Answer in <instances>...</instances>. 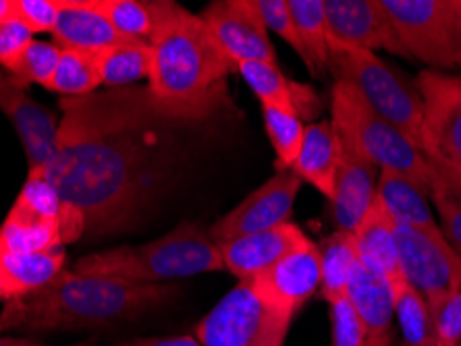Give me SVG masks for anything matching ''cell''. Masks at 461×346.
I'll return each instance as SVG.
<instances>
[{
	"mask_svg": "<svg viewBox=\"0 0 461 346\" xmlns=\"http://www.w3.org/2000/svg\"><path fill=\"white\" fill-rule=\"evenodd\" d=\"M52 36L59 49L76 50H100L127 42L100 13L96 0H60Z\"/></svg>",
	"mask_w": 461,
	"mask_h": 346,
	"instance_id": "ffe728a7",
	"label": "cell"
},
{
	"mask_svg": "<svg viewBox=\"0 0 461 346\" xmlns=\"http://www.w3.org/2000/svg\"><path fill=\"white\" fill-rule=\"evenodd\" d=\"M376 198L381 200L395 224L430 230V233L440 230L430 209L429 193L420 189L416 182L405 179V176L391 171H381V179L376 182Z\"/></svg>",
	"mask_w": 461,
	"mask_h": 346,
	"instance_id": "d4e9b609",
	"label": "cell"
},
{
	"mask_svg": "<svg viewBox=\"0 0 461 346\" xmlns=\"http://www.w3.org/2000/svg\"><path fill=\"white\" fill-rule=\"evenodd\" d=\"M100 77L106 87H129L152 73V46L141 42H119L98 50Z\"/></svg>",
	"mask_w": 461,
	"mask_h": 346,
	"instance_id": "f546056e",
	"label": "cell"
},
{
	"mask_svg": "<svg viewBox=\"0 0 461 346\" xmlns=\"http://www.w3.org/2000/svg\"><path fill=\"white\" fill-rule=\"evenodd\" d=\"M119 346H202L195 336H160V338H141V341L125 342Z\"/></svg>",
	"mask_w": 461,
	"mask_h": 346,
	"instance_id": "60d3db41",
	"label": "cell"
},
{
	"mask_svg": "<svg viewBox=\"0 0 461 346\" xmlns=\"http://www.w3.org/2000/svg\"><path fill=\"white\" fill-rule=\"evenodd\" d=\"M302 182L303 181L294 171L276 173L273 179L249 193L240 206L216 220L208 230L210 239L219 245L235 236L262 233V230L287 224L294 214V203Z\"/></svg>",
	"mask_w": 461,
	"mask_h": 346,
	"instance_id": "8fae6325",
	"label": "cell"
},
{
	"mask_svg": "<svg viewBox=\"0 0 461 346\" xmlns=\"http://www.w3.org/2000/svg\"><path fill=\"white\" fill-rule=\"evenodd\" d=\"M289 324L260 301L252 280H240L195 325V338L202 346H262Z\"/></svg>",
	"mask_w": 461,
	"mask_h": 346,
	"instance_id": "ba28073f",
	"label": "cell"
},
{
	"mask_svg": "<svg viewBox=\"0 0 461 346\" xmlns=\"http://www.w3.org/2000/svg\"><path fill=\"white\" fill-rule=\"evenodd\" d=\"M0 301H11V293H9V287H6V280L3 276V270H0Z\"/></svg>",
	"mask_w": 461,
	"mask_h": 346,
	"instance_id": "ee69618b",
	"label": "cell"
},
{
	"mask_svg": "<svg viewBox=\"0 0 461 346\" xmlns=\"http://www.w3.org/2000/svg\"><path fill=\"white\" fill-rule=\"evenodd\" d=\"M430 200L437 206L440 233L461 257V193L430 168Z\"/></svg>",
	"mask_w": 461,
	"mask_h": 346,
	"instance_id": "836d02e7",
	"label": "cell"
},
{
	"mask_svg": "<svg viewBox=\"0 0 461 346\" xmlns=\"http://www.w3.org/2000/svg\"><path fill=\"white\" fill-rule=\"evenodd\" d=\"M324 13L329 42L368 52L386 50L410 58L386 15L383 0H324Z\"/></svg>",
	"mask_w": 461,
	"mask_h": 346,
	"instance_id": "4fadbf2b",
	"label": "cell"
},
{
	"mask_svg": "<svg viewBox=\"0 0 461 346\" xmlns=\"http://www.w3.org/2000/svg\"><path fill=\"white\" fill-rule=\"evenodd\" d=\"M330 127L337 146L357 154L378 171L405 176L430 198L432 173L422 149L389 120L378 117L354 87L337 79L330 93Z\"/></svg>",
	"mask_w": 461,
	"mask_h": 346,
	"instance_id": "5b68a950",
	"label": "cell"
},
{
	"mask_svg": "<svg viewBox=\"0 0 461 346\" xmlns=\"http://www.w3.org/2000/svg\"><path fill=\"white\" fill-rule=\"evenodd\" d=\"M330 325H333V346H366L362 324L348 297L330 303Z\"/></svg>",
	"mask_w": 461,
	"mask_h": 346,
	"instance_id": "74e56055",
	"label": "cell"
},
{
	"mask_svg": "<svg viewBox=\"0 0 461 346\" xmlns=\"http://www.w3.org/2000/svg\"><path fill=\"white\" fill-rule=\"evenodd\" d=\"M410 58L430 71L461 69V0H383Z\"/></svg>",
	"mask_w": 461,
	"mask_h": 346,
	"instance_id": "52a82bcc",
	"label": "cell"
},
{
	"mask_svg": "<svg viewBox=\"0 0 461 346\" xmlns=\"http://www.w3.org/2000/svg\"><path fill=\"white\" fill-rule=\"evenodd\" d=\"M103 85L98 50L60 49L59 65L44 87L65 98H84Z\"/></svg>",
	"mask_w": 461,
	"mask_h": 346,
	"instance_id": "4316f807",
	"label": "cell"
},
{
	"mask_svg": "<svg viewBox=\"0 0 461 346\" xmlns=\"http://www.w3.org/2000/svg\"><path fill=\"white\" fill-rule=\"evenodd\" d=\"M96 6L127 42L150 44L179 4L173 0H96Z\"/></svg>",
	"mask_w": 461,
	"mask_h": 346,
	"instance_id": "cb8c5ba5",
	"label": "cell"
},
{
	"mask_svg": "<svg viewBox=\"0 0 461 346\" xmlns=\"http://www.w3.org/2000/svg\"><path fill=\"white\" fill-rule=\"evenodd\" d=\"M0 346H40V344L23 341V338H9V336L0 334Z\"/></svg>",
	"mask_w": 461,
	"mask_h": 346,
	"instance_id": "b9f144b4",
	"label": "cell"
},
{
	"mask_svg": "<svg viewBox=\"0 0 461 346\" xmlns=\"http://www.w3.org/2000/svg\"><path fill=\"white\" fill-rule=\"evenodd\" d=\"M329 69L364 98L378 117L408 135L420 149L424 146V102L375 52L329 42Z\"/></svg>",
	"mask_w": 461,
	"mask_h": 346,
	"instance_id": "8992f818",
	"label": "cell"
},
{
	"mask_svg": "<svg viewBox=\"0 0 461 346\" xmlns=\"http://www.w3.org/2000/svg\"><path fill=\"white\" fill-rule=\"evenodd\" d=\"M150 90L160 98L206 96L225 87L227 75L237 71L204 19L181 4L150 40Z\"/></svg>",
	"mask_w": 461,
	"mask_h": 346,
	"instance_id": "3957f363",
	"label": "cell"
},
{
	"mask_svg": "<svg viewBox=\"0 0 461 346\" xmlns=\"http://www.w3.org/2000/svg\"><path fill=\"white\" fill-rule=\"evenodd\" d=\"M321 249L303 236L267 272L252 278V287L273 314L294 320L297 311L321 290Z\"/></svg>",
	"mask_w": 461,
	"mask_h": 346,
	"instance_id": "30bf717a",
	"label": "cell"
},
{
	"mask_svg": "<svg viewBox=\"0 0 461 346\" xmlns=\"http://www.w3.org/2000/svg\"><path fill=\"white\" fill-rule=\"evenodd\" d=\"M337 166L339 147L330 120L306 125L300 154H297V160L294 164V173L302 181H306L312 187L318 189L330 201L335 195Z\"/></svg>",
	"mask_w": 461,
	"mask_h": 346,
	"instance_id": "603a6c76",
	"label": "cell"
},
{
	"mask_svg": "<svg viewBox=\"0 0 461 346\" xmlns=\"http://www.w3.org/2000/svg\"><path fill=\"white\" fill-rule=\"evenodd\" d=\"M459 346H461V344H459Z\"/></svg>",
	"mask_w": 461,
	"mask_h": 346,
	"instance_id": "7dc6e473",
	"label": "cell"
},
{
	"mask_svg": "<svg viewBox=\"0 0 461 346\" xmlns=\"http://www.w3.org/2000/svg\"><path fill=\"white\" fill-rule=\"evenodd\" d=\"M289 11L306 52V67L314 77L329 69V33L324 0H289Z\"/></svg>",
	"mask_w": 461,
	"mask_h": 346,
	"instance_id": "f1b7e54d",
	"label": "cell"
},
{
	"mask_svg": "<svg viewBox=\"0 0 461 346\" xmlns=\"http://www.w3.org/2000/svg\"><path fill=\"white\" fill-rule=\"evenodd\" d=\"M302 228L294 222L281 226L235 236V239L219 243L222 270L230 272L240 280H252L258 274L281 260L289 249H294L303 239Z\"/></svg>",
	"mask_w": 461,
	"mask_h": 346,
	"instance_id": "2e32d148",
	"label": "cell"
},
{
	"mask_svg": "<svg viewBox=\"0 0 461 346\" xmlns=\"http://www.w3.org/2000/svg\"><path fill=\"white\" fill-rule=\"evenodd\" d=\"M200 17L235 65L246 60L276 63L256 0H216L202 11Z\"/></svg>",
	"mask_w": 461,
	"mask_h": 346,
	"instance_id": "5bb4252c",
	"label": "cell"
},
{
	"mask_svg": "<svg viewBox=\"0 0 461 346\" xmlns=\"http://www.w3.org/2000/svg\"><path fill=\"white\" fill-rule=\"evenodd\" d=\"M348 298L362 324L366 346H393V288L383 274L356 262L348 284Z\"/></svg>",
	"mask_w": 461,
	"mask_h": 346,
	"instance_id": "e0dca14e",
	"label": "cell"
},
{
	"mask_svg": "<svg viewBox=\"0 0 461 346\" xmlns=\"http://www.w3.org/2000/svg\"><path fill=\"white\" fill-rule=\"evenodd\" d=\"M416 90L424 102L426 155L461 162V75L424 71Z\"/></svg>",
	"mask_w": 461,
	"mask_h": 346,
	"instance_id": "7c38bea8",
	"label": "cell"
},
{
	"mask_svg": "<svg viewBox=\"0 0 461 346\" xmlns=\"http://www.w3.org/2000/svg\"><path fill=\"white\" fill-rule=\"evenodd\" d=\"M285 336H287V330H281V332H276V334L270 336L268 341L264 342L262 346H283V342H285Z\"/></svg>",
	"mask_w": 461,
	"mask_h": 346,
	"instance_id": "7bdbcfd3",
	"label": "cell"
},
{
	"mask_svg": "<svg viewBox=\"0 0 461 346\" xmlns=\"http://www.w3.org/2000/svg\"><path fill=\"white\" fill-rule=\"evenodd\" d=\"M354 243L357 260L366 266L383 274L389 284L403 280L402 266H399V249L395 236V222L386 212L381 200L375 198V203L364 216V220L354 230Z\"/></svg>",
	"mask_w": 461,
	"mask_h": 346,
	"instance_id": "44dd1931",
	"label": "cell"
},
{
	"mask_svg": "<svg viewBox=\"0 0 461 346\" xmlns=\"http://www.w3.org/2000/svg\"><path fill=\"white\" fill-rule=\"evenodd\" d=\"M222 102L225 87L192 100L160 98L150 87L60 100L57 154L40 173L65 206L63 241L113 226L131 212L150 155L146 135L168 123L204 120Z\"/></svg>",
	"mask_w": 461,
	"mask_h": 346,
	"instance_id": "6da1fadb",
	"label": "cell"
},
{
	"mask_svg": "<svg viewBox=\"0 0 461 346\" xmlns=\"http://www.w3.org/2000/svg\"><path fill=\"white\" fill-rule=\"evenodd\" d=\"M63 224L13 203L0 226V253H46L63 249Z\"/></svg>",
	"mask_w": 461,
	"mask_h": 346,
	"instance_id": "7402d4cb",
	"label": "cell"
},
{
	"mask_svg": "<svg viewBox=\"0 0 461 346\" xmlns=\"http://www.w3.org/2000/svg\"><path fill=\"white\" fill-rule=\"evenodd\" d=\"M65 249L46 253H0V270L9 287L11 301L36 293L65 272Z\"/></svg>",
	"mask_w": 461,
	"mask_h": 346,
	"instance_id": "484cf974",
	"label": "cell"
},
{
	"mask_svg": "<svg viewBox=\"0 0 461 346\" xmlns=\"http://www.w3.org/2000/svg\"><path fill=\"white\" fill-rule=\"evenodd\" d=\"M76 346H92V344H76Z\"/></svg>",
	"mask_w": 461,
	"mask_h": 346,
	"instance_id": "bcb514c9",
	"label": "cell"
},
{
	"mask_svg": "<svg viewBox=\"0 0 461 346\" xmlns=\"http://www.w3.org/2000/svg\"><path fill=\"white\" fill-rule=\"evenodd\" d=\"M73 272L160 284L173 278L225 270L221 249L210 239L208 230L195 222H185L146 245H125L81 257Z\"/></svg>",
	"mask_w": 461,
	"mask_h": 346,
	"instance_id": "277c9868",
	"label": "cell"
},
{
	"mask_svg": "<svg viewBox=\"0 0 461 346\" xmlns=\"http://www.w3.org/2000/svg\"><path fill=\"white\" fill-rule=\"evenodd\" d=\"M11 15V0H0V22Z\"/></svg>",
	"mask_w": 461,
	"mask_h": 346,
	"instance_id": "f6af8a7d",
	"label": "cell"
},
{
	"mask_svg": "<svg viewBox=\"0 0 461 346\" xmlns=\"http://www.w3.org/2000/svg\"><path fill=\"white\" fill-rule=\"evenodd\" d=\"M173 297H177L173 284H141L65 270L36 293L6 301L0 332L98 328L133 320Z\"/></svg>",
	"mask_w": 461,
	"mask_h": 346,
	"instance_id": "7a4b0ae2",
	"label": "cell"
},
{
	"mask_svg": "<svg viewBox=\"0 0 461 346\" xmlns=\"http://www.w3.org/2000/svg\"><path fill=\"white\" fill-rule=\"evenodd\" d=\"M0 111L22 139L30 173L49 166L57 154L59 120L5 71H0Z\"/></svg>",
	"mask_w": 461,
	"mask_h": 346,
	"instance_id": "9a60e30c",
	"label": "cell"
},
{
	"mask_svg": "<svg viewBox=\"0 0 461 346\" xmlns=\"http://www.w3.org/2000/svg\"><path fill=\"white\" fill-rule=\"evenodd\" d=\"M339 147V166L335 181V195L330 200L337 230L354 233L364 220L376 198V174L381 173L375 164L359 158L357 154Z\"/></svg>",
	"mask_w": 461,
	"mask_h": 346,
	"instance_id": "ac0fdd59",
	"label": "cell"
},
{
	"mask_svg": "<svg viewBox=\"0 0 461 346\" xmlns=\"http://www.w3.org/2000/svg\"><path fill=\"white\" fill-rule=\"evenodd\" d=\"M432 320H435V346L461 344V282L440 303V307L432 314Z\"/></svg>",
	"mask_w": 461,
	"mask_h": 346,
	"instance_id": "d590c367",
	"label": "cell"
},
{
	"mask_svg": "<svg viewBox=\"0 0 461 346\" xmlns=\"http://www.w3.org/2000/svg\"><path fill=\"white\" fill-rule=\"evenodd\" d=\"M59 57L60 49L57 44L42 42V40H32V42L27 44V49L22 52V57L17 58V63L13 65V69L5 73H9L19 85L25 87V90L27 85L32 84L46 85L54 75V69H57Z\"/></svg>",
	"mask_w": 461,
	"mask_h": 346,
	"instance_id": "d6a6232c",
	"label": "cell"
},
{
	"mask_svg": "<svg viewBox=\"0 0 461 346\" xmlns=\"http://www.w3.org/2000/svg\"><path fill=\"white\" fill-rule=\"evenodd\" d=\"M237 73L252 87L262 106L297 114L302 120H312L322 111L316 93L308 85L287 79V75L279 69L276 63L246 60V63H237Z\"/></svg>",
	"mask_w": 461,
	"mask_h": 346,
	"instance_id": "d6986e66",
	"label": "cell"
},
{
	"mask_svg": "<svg viewBox=\"0 0 461 346\" xmlns=\"http://www.w3.org/2000/svg\"><path fill=\"white\" fill-rule=\"evenodd\" d=\"M32 40L33 33L19 19L9 15L5 22H0V67L11 71Z\"/></svg>",
	"mask_w": 461,
	"mask_h": 346,
	"instance_id": "f35d334b",
	"label": "cell"
},
{
	"mask_svg": "<svg viewBox=\"0 0 461 346\" xmlns=\"http://www.w3.org/2000/svg\"><path fill=\"white\" fill-rule=\"evenodd\" d=\"M426 162H429L432 171H435L438 176H443L447 182H451V185L461 193V162L437 158V155H426Z\"/></svg>",
	"mask_w": 461,
	"mask_h": 346,
	"instance_id": "ab89813d",
	"label": "cell"
},
{
	"mask_svg": "<svg viewBox=\"0 0 461 346\" xmlns=\"http://www.w3.org/2000/svg\"><path fill=\"white\" fill-rule=\"evenodd\" d=\"M321 295L329 305L348 297V284L357 262L354 235L335 230L321 245Z\"/></svg>",
	"mask_w": 461,
	"mask_h": 346,
	"instance_id": "83f0119b",
	"label": "cell"
},
{
	"mask_svg": "<svg viewBox=\"0 0 461 346\" xmlns=\"http://www.w3.org/2000/svg\"><path fill=\"white\" fill-rule=\"evenodd\" d=\"M395 236L403 278L426 298L430 314H435L461 282V257L440 230L430 233L395 224Z\"/></svg>",
	"mask_w": 461,
	"mask_h": 346,
	"instance_id": "9c48e42d",
	"label": "cell"
},
{
	"mask_svg": "<svg viewBox=\"0 0 461 346\" xmlns=\"http://www.w3.org/2000/svg\"><path fill=\"white\" fill-rule=\"evenodd\" d=\"M256 6L267 30L281 36L306 65V52H303L300 33H297L294 15L289 11V0H256Z\"/></svg>",
	"mask_w": 461,
	"mask_h": 346,
	"instance_id": "e575fe53",
	"label": "cell"
},
{
	"mask_svg": "<svg viewBox=\"0 0 461 346\" xmlns=\"http://www.w3.org/2000/svg\"><path fill=\"white\" fill-rule=\"evenodd\" d=\"M393 307L405 346H435V320L426 298L411 284L399 280L393 284Z\"/></svg>",
	"mask_w": 461,
	"mask_h": 346,
	"instance_id": "4dcf8cb0",
	"label": "cell"
},
{
	"mask_svg": "<svg viewBox=\"0 0 461 346\" xmlns=\"http://www.w3.org/2000/svg\"><path fill=\"white\" fill-rule=\"evenodd\" d=\"M60 0H11V15L19 19L32 33L54 30Z\"/></svg>",
	"mask_w": 461,
	"mask_h": 346,
	"instance_id": "8d00e7d4",
	"label": "cell"
},
{
	"mask_svg": "<svg viewBox=\"0 0 461 346\" xmlns=\"http://www.w3.org/2000/svg\"><path fill=\"white\" fill-rule=\"evenodd\" d=\"M262 117L270 144H273L276 154V173L294 171L303 141V131H306V123L297 114L270 106H262Z\"/></svg>",
	"mask_w": 461,
	"mask_h": 346,
	"instance_id": "1f68e13d",
	"label": "cell"
}]
</instances>
